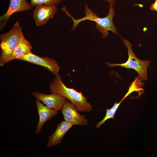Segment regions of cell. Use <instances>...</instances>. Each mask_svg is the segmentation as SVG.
I'll return each instance as SVG.
<instances>
[{"label":"cell","mask_w":157,"mask_h":157,"mask_svg":"<svg viewBox=\"0 0 157 157\" xmlns=\"http://www.w3.org/2000/svg\"><path fill=\"white\" fill-rule=\"evenodd\" d=\"M122 40L127 48L128 54V59L125 63L122 64L112 63L106 62V64L109 67L120 66L127 69L135 70L138 73V78L141 81H147L148 78L147 68L150 64V61L147 60H141L137 58L134 53L131 42L124 38Z\"/></svg>","instance_id":"cell-4"},{"label":"cell","mask_w":157,"mask_h":157,"mask_svg":"<svg viewBox=\"0 0 157 157\" xmlns=\"http://www.w3.org/2000/svg\"></svg>","instance_id":"cell-17"},{"label":"cell","mask_w":157,"mask_h":157,"mask_svg":"<svg viewBox=\"0 0 157 157\" xmlns=\"http://www.w3.org/2000/svg\"><path fill=\"white\" fill-rule=\"evenodd\" d=\"M19 60L42 66L56 76L58 74L60 69L59 66L55 60L47 57L38 56L31 51Z\"/></svg>","instance_id":"cell-5"},{"label":"cell","mask_w":157,"mask_h":157,"mask_svg":"<svg viewBox=\"0 0 157 157\" xmlns=\"http://www.w3.org/2000/svg\"><path fill=\"white\" fill-rule=\"evenodd\" d=\"M32 95L47 107L54 110H61L67 99L58 94H46L34 92Z\"/></svg>","instance_id":"cell-7"},{"label":"cell","mask_w":157,"mask_h":157,"mask_svg":"<svg viewBox=\"0 0 157 157\" xmlns=\"http://www.w3.org/2000/svg\"><path fill=\"white\" fill-rule=\"evenodd\" d=\"M57 11L56 6L43 5L37 6L33 11V18L37 26L46 24L53 17Z\"/></svg>","instance_id":"cell-9"},{"label":"cell","mask_w":157,"mask_h":157,"mask_svg":"<svg viewBox=\"0 0 157 157\" xmlns=\"http://www.w3.org/2000/svg\"><path fill=\"white\" fill-rule=\"evenodd\" d=\"M126 97L125 96L123 98L122 100L118 103L115 102L113 106L110 109L107 108L106 110V115L103 119L101 121H99L95 126L97 129L99 128L101 125L104 124L108 119L115 118L114 115L118 108L119 105L123 100Z\"/></svg>","instance_id":"cell-13"},{"label":"cell","mask_w":157,"mask_h":157,"mask_svg":"<svg viewBox=\"0 0 157 157\" xmlns=\"http://www.w3.org/2000/svg\"><path fill=\"white\" fill-rule=\"evenodd\" d=\"M107 1L110 6H113L116 2V0H104Z\"/></svg>","instance_id":"cell-16"},{"label":"cell","mask_w":157,"mask_h":157,"mask_svg":"<svg viewBox=\"0 0 157 157\" xmlns=\"http://www.w3.org/2000/svg\"><path fill=\"white\" fill-rule=\"evenodd\" d=\"M75 106L71 102L67 101L61 110L64 120L74 125L86 126L88 119L85 116L77 111Z\"/></svg>","instance_id":"cell-6"},{"label":"cell","mask_w":157,"mask_h":157,"mask_svg":"<svg viewBox=\"0 0 157 157\" xmlns=\"http://www.w3.org/2000/svg\"><path fill=\"white\" fill-rule=\"evenodd\" d=\"M150 9L152 10L157 11V0H155V1L151 4L150 6Z\"/></svg>","instance_id":"cell-15"},{"label":"cell","mask_w":157,"mask_h":157,"mask_svg":"<svg viewBox=\"0 0 157 157\" xmlns=\"http://www.w3.org/2000/svg\"><path fill=\"white\" fill-rule=\"evenodd\" d=\"M23 34L22 27L17 21L10 31L0 35L1 66H3L8 62L9 58Z\"/></svg>","instance_id":"cell-3"},{"label":"cell","mask_w":157,"mask_h":157,"mask_svg":"<svg viewBox=\"0 0 157 157\" xmlns=\"http://www.w3.org/2000/svg\"><path fill=\"white\" fill-rule=\"evenodd\" d=\"M49 89L52 93L58 94L68 99L78 111L90 112L92 110L93 106L87 101V98L81 92L66 86L58 74L50 84Z\"/></svg>","instance_id":"cell-2"},{"label":"cell","mask_w":157,"mask_h":157,"mask_svg":"<svg viewBox=\"0 0 157 157\" xmlns=\"http://www.w3.org/2000/svg\"><path fill=\"white\" fill-rule=\"evenodd\" d=\"M30 42L23 34L8 60V62L15 59H19L30 52L32 49Z\"/></svg>","instance_id":"cell-12"},{"label":"cell","mask_w":157,"mask_h":157,"mask_svg":"<svg viewBox=\"0 0 157 157\" xmlns=\"http://www.w3.org/2000/svg\"><path fill=\"white\" fill-rule=\"evenodd\" d=\"M32 8L26 0H10L8 9L0 17V29L3 30L11 16L13 14L30 10Z\"/></svg>","instance_id":"cell-8"},{"label":"cell","mask_w":157,"mask_h":157,"mask_svg":"<svg viewBox=\"0 0 157 157\" xmlns=\"http://www.w3.org/2000/svg\"><path fill=\"white\" fill-rule=\"evenodd\" d=\"M65 0H30L32 8L43 5L56 6Z\"/></svg>","instance_id":"cell-14"},{"label":"cell","mask_w":157,"mask_h":157,"mask_svg":"<svg viewBox=\"0 0 157 157\" xmlns=\"http://www.w3.org/2000/svg\"><path fill=\"white\" fill-rule=\"evenodd\" d=\"M73 125L64 120L58 124L54 133L48 138L46 147H50L60 144L66 133Z\"/></svg>","instance_id":"cell-11"},{"label":"cell","mask_w":157,"mask_h":157,"mask_svg":"<svg viewBox=\"0 0 157 157\" xmlns=\"http://www.w3.org/2000/svg\"><path fill=\"white\" fill-rule=\"evenodd\" d=\"M35 103L39 115V119L36 127L35 133L39 134L42 131V128L44 124L57 115L58 113L57 111L44 105L37 99L35 100Z\"/></svg>","instance_id":"cell-10"},{"label":"cell","mask_w":157,"mask_h":157,"mask_svg":"<svg viewBox=\"0 0 157 157\" xmlns=\"http://www.w3.org/2000/svg\"><path fill=\"white\" fill-rule=\"evenodd\" d=\"M109 10L108 15L104 17H99L89 7L87 4L84 6L85 16L81 18L76 19L67 11L65 6H63L61 10L65 12L66 15L70 17L73 22L71 28L72 31L74 30L78 24L81 22L86 20L92 21L96 23L97 28L100 32L103 38H106L109 35V31L118 35L117 28L113 23V18L115 16V11L113 6H109Z\"/></svg>","instance_id":"cell-1"}]
</instances>
